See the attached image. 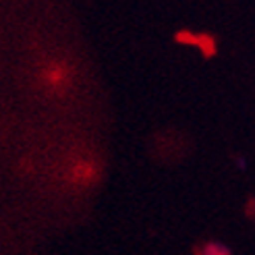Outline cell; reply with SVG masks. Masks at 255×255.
<instances>
[{
    "mask_svg": "<svg viewBox=\"0 0 255 255\" xmlns=\"http://www.w3.org/2000/svg\"><path fill=\"white\" fill-rule=\"evenodd\" d=\"M71 79H73V71H71V67L67 65V62H62V60L48 62L40 73L42 85L52 94L67 92V87H71Z\"/></svg>",
    "mask_w": 255,
    "mask_h": 255,
    "instance_id": "6da1fadb",
    "label": "cell"
},
{
    "mask_svg": "<svg viewBox=\"0 0 255 255\" xmlns=\"http://www.w3.org/2000/svg\"><path fill=\"white\" fill-rule=\"evenodd\" d=\"M98 178V162L92 158L77 160L75 166L71 168V181L77 185H89Z\"/></svg>",
    "mask_w": 255,
    "mask_h": 255,
    "instance_id": "7a4b0ae2",
    "label": "cell"
},
{
    "mask_svg": "<svg viewBox=\"0 0 255 255\" xmlns=\"http://www.w3.org/2000/svg\"><path fill=\"white\" fill-rule=\"evenodd\" d=\"M199 255H231V249L222 243H216V241H210L199 249Z\"/></svg>",
    "mask_w": 255,
    "mask_h": 255,
    "instance_id": "3957f363",
    "label": "cell"
}]
</instances>
